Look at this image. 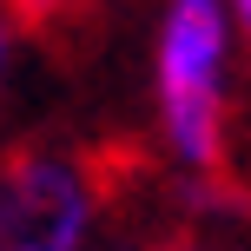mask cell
<instances>
[{
	"label": "cell",
	"mask_w": 251,
	"mask_h": 251,
	"mask_svg": "<svg viewBox=\"0 0 251 251\" xmlns=\"http://www.w3.org/2000/svg\"><path fill=\"white\" fill-rule=\"evenodd\" d=\"M231 26L225 0H165L152 40V100L159 139L185 172H218L231 132Z\"/></svg>",
	"instance_id": "cell-1"
},
{
	"label": "cell",
	"mask_w": 251,
	"mask_h": 251,
	"mask_svg": "<svg viewBox=\"0 0 251 251\" xmlns=\"http://www.w3.org/2000/svg\"><path fill=\"white\" fill-rule=\"evenodd\" d=\"M100 231V178L60 152L0 165V251H86Z\"/></svg>",
	"instance_id": "cell-2"
},
{
	"label": "cell",
	"mask_w": 251,
	"mask_h": 251,
	"mask_svg": "<svg viewBox=\"0 0 251 251\" xmlns=\"http://www.w3.org/2000/svg\"><path fill=\"white\" fill-rule=\"evenodd\" d=\"M225 13H231V26H238V40L251 47V0H225Z\"/></svg>",
	"instance_id": "cell-3"
},
{
	"label": "cell",
	"mask_w": 251,
	"mask_h": 251,
	"mask_svg": "<svg viewBox=\"0 0 251 251\" xmlns=\"http://www.w3.org/2000/svg\"><path fill=\"white\" fill-rule=\"evenodd\" d=\"M7 60H13V20H7V7H0V86H7Z\"/></svg>",
	"instance_id": "cell-4"
},
{
	"label": "cell",
	"mask_w": 251,
	"mask_h": 251,
	"mask_svg": "<svg viewBox=\"0 0 251 251\" xmlns=\"http://www.w3.org/2000/svg\"><path fill=\"white\" fill-rule=\"evenodd\" d=\"M152 251H205V245H152Z\"/></svg>",
	"instance_id": "cell-5"
}]
</instances>
